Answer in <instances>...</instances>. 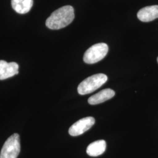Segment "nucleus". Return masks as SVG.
Here are the masks:
<instances>
[{
    "label": "nucleus",
    "mask_w": 158,
    "mask_h": 158,
    "mask_svg": "<svg viewBox=\"0 0 158 158\" xmlns=\"http://www.w3.org/2000/svg\"><path fill=\"white\" fill-rule=\"evenodd\" d=\"M74 18L73 6H62L53 12L46 21V25L51 29H60L72 23Z\"/></svg>",
    "instance_id": "1"
},
{
    "label": "nucleus",
    "mask_w": 158,
    "mask_h": 158,
    "mask_svg": "<svg viewBox=\"0 0 158 158\" xmlns=\"http://www.w3.org/2000/svg\"><path fill=\"white\" fill-rule=\"evenodd\" d=\"M107 76L104 74L92 75L81 81L77 87V91L80 95L88 94L99 89L107 81Z\"/></svg>",
    "instance_id": "2"
},
{
    "label": "nucleus",
    "mask_w": 158,
    "mask_h": 158,
    "mask_svg": "<svg viewBox=\"0 0 158 158\" xmlns=\"http://www.w3.org/2000/svg\"><path fill=\"white\" fill-rule=\"evenodd\" d=\"M108 46L105 43H99L91 46L85 52L83 60L87 64H94L103 59L107 54Z\"/></svg>",
    "instance_id": "3"
},
{
    "label": "nucleus",
    "mask_w": 158,
    "mask_h": 158,
    "mask_svg": "<svg viewBox=\"0 0 158 158\" xmlns=\"http://www.w3.org/2000/svg\"><path fill=\"white\" fill-rule=\"evenodd\" d=\"M20 150L19 135L14 134L4 143L0 153V158H17Z\"/></svg>",
    "instance_id": "4"
},
{
    "label": "nucleus",
    "mask_w": 158,
    "mask_h": 158,
    "mask_svg": "<svg viewBox=\"0 0 158 158\" xmlns=\"http://www.w3.org/2000/svg\"><path fill=\"white\" fill-rule=\"evenodd\" d=\"M94 124L95 119L93 117H87L83 118L76 122L70 127L69 133L73 136L80 135L90 130Z\"/></svg>",
    "instance_id": "5"
},
{
    "label": "nucleus",
    "mask_w": 158,
    "mask_h": 158,
    "mask_svg": "<svg viewBox=\"0 0 158 158\" xmlns=\"http://www.w3.org/2000/svg\"><path fill=\"white\" fill-rule=\"evenodd\" d=\"M19 66L15 62L0 60V80H5L19 73Z\"/></svg>",
    "instance_id": "6"
},
{
    "label": "nucleus",
    "mask_w": 158,
    "mask_h": 158,
    "mask_svg": "<svg viewBox=\"0 0 158 158\" xmlns=\"http://www.w3.org/2000/svg\"><path fill=\"white\" fill-rule=\"evenodd\" d=\"M138 18L142 22L148 23L158 18V6H145L137 14Z\"/></svg>",
    "instance_id": "7"
},
{
    "label": "nucleus",
    "mask_w": 158,
    "mask_h": 158,
    "mask_svg": "<svg viewBox=\"0 0 158 158\" xmlns=\"http://www.w3.org/2000/svg\"><path fill=\"white\" fill-rule=\"evenodd\" d=\"M114 96V91L110 89H106L100 91L93 96H91L88 100V102L91 105H96L107 101Z\"/></svg>",
    "instance_id": "8"
},
{
    "label": "nucleus",
    "mask_w": 158,
    "mask_h": 158,
    "mask_svg": "<svg viewBox=\"0 0 158 158\" xmlns=\"http://www.w3.org/2000/svg\"><path fill=\"white\" fill-rule=\"evenodd\" d=\"M106 142L104 140H98L92 142L87 148V153L90 156H98L105 152Z\"/></svg>",
    "instance_id": "9"
},
{
    "label": "nucleus",
    "mask_w": 158,
    "mask_h": 158,
    "mask_svg": "<svg viewBox=\"0 0 158 158\" xmlns=\"http://www.w3.org/2000/svg\"><path fill=\"white\" fill-rule=\"evenodd\" d=\"M12 8L20 14L28 13L33 6V0H11Z\"/></svg>",
    "instance_id": "10"
},
{
    "label": "nucleus",
    "mask_w": 158,
    "mask_h": 158,
    "mask_svg": "<svg viewBox=\"0 0 158 158\" xmlns=\"http://www.w3.org/2000/svg\"><path fill=\"white\" fill-rule=\"evenodd\" d=\"M157 61H158V59H157Z\"/></svg>",
    "instance_id": "11"
}]
</instances>
